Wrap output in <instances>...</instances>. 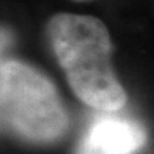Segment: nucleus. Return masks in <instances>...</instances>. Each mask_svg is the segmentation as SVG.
Returning <instances> with one entry per match:
<instances>
[{"label": "nucleus", "mask_w": 154, "mask_h": 154, "mask_svg": "<svg viewBox=\"0 0 154 154\" xmlns=\"http://www.w3.org/2000/svg\"><path fill=\"white\" fill-rule=\"evenodd\" d=\"M144 141L143 128L134 121L107 116L90 126L76 154H133Z\"/></svg>", "instance_id": "obj_3"}, {"label": "nucleus", "mask_w": 154, "mask_h": 154, "mask_svg": "<svg viewBox=\"0 0 154 154\" xmlns=\"http://www.w3.org/2000/svg\"><path fill=\"white\" fill-rule=\"evenodd\" d=\"M67 113L54 84L16 60L0 63V124L33 141H53L67 128Z\"/></svg>", "instance_id": "obj_2"}, {"label": "nucleus", "mask_w": 154, "mask_h": 154, "mask_svg": "<svg viewBox=\"0 0 154 154\" xmlns=\"http://www.w3.org/2000/svg\"><path fill=\"white\" fill-rule=\"evenodd\" d=\"M47 37L72 90L87 106L120 110L127 96L111 64L113 44L100 19L57 13L47 22Z\"/></svg>", "instance_id": "obj_1"}, {"label": "nucleus", "mask_w": 154, "mask_h": 154, "mask_svg": "<svg viewBox=\"0 0 154 154\" xmlns=\"http://www.w3.org/2000/svg\"><path fill=\"white\" fill-rule=\"evenodd\" d=\"M11 40L13 37H11L10 32L0 26V54H3V51L11 44Z\"/></svg>", "instance_id": "obj_4"}]
</instances>
